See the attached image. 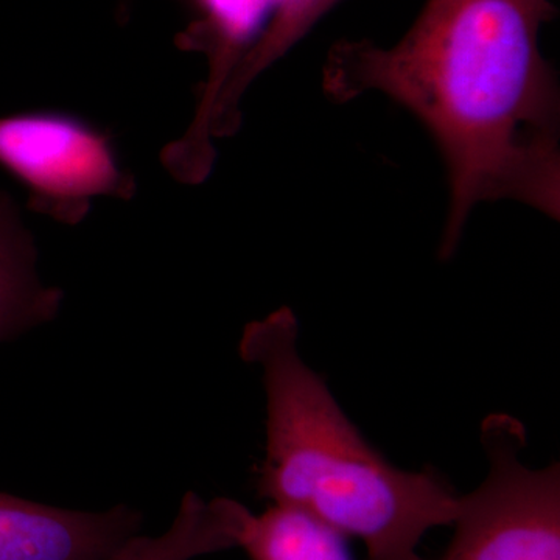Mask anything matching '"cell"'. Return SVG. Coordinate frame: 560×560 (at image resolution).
<instances>
[{
    "instance_id": "6da1fadb",
    "label": "cell",
    "mask_w": 560,
    "mask_h": 560,
    "mask_svg": "<svg viewBox=\"0 0 560 560\" xmlns=\"http://www.w3.org/2000/svg\"><path fill=\"white\" fill-rule=\"evenodd\" d=\"M555 11L550 0H427L396 46L331 47V98L381 91L436 140L452 189L444 259L477 202L510 198L559 220V86L539 47Z\"/></svg>"
},
{
    "instance_id": "7a4b0ae2",
    "label": "cell",
    "mask_w": 560,
    "mask_h": 560,
    "mask_svg": "<svg viewBox=\"0 0 560 560\" xmlns=\"http://www.w3.org/2000/svg\"><path fill=\"white\" fill-rule=\"evenodd\" d=\"M298 337L296 316L282 307L249 323L238 342L267 401L260 497L359 539L366 560H423L420 540L453 525L459 493L433 467L401 470L375 451L302 360Z\"/></svg>"
},
{
    "instance_id": "3957f363",
    "label": "cell",
    "mask_w": 560,
    "mask_h": 560,
    "mask_svg": "<svg viewBox=\"0 0 560 560\" xmlns=\"http://www.w3.org/2000/svg\"><path fill=\"white\" fill-rule=\"evenodd\" d=\"M488 474L459 497L451 544L440 560H560V464L523 460L522 420L492 412L480 427Z\"/></svg>"
},
{
    "instance_id": "277c9868",
    "label": "cell",
    "mask_w": 560,
    "mask_h": 560,
    "mask_svg": "<svg viewBox=\"0 0 560 560\" xmlns=\"http://www.w3.org/2000/svg\"><path fill=\"white\" fill-rule=\"evenodd\" d=\"M0 165L27 187L35 212L65 224H79L95 198L136 191L108 136L58 110L0 117Z\"/></svg>"
},
{
    "instance_id": "5b68a950",
    "label": "cell",
    "mask_w": 560,
    "mask_h": 560,
    "mask_svg": "<svg viewBox=\"0 0 560 560\" xmlns=\"http://www.w3.org/2000/svg\"><path fill=\"white\" fill-rule=\"evenodd\" d=\"M127 506L61 510L0 492V560H90L138 533Z\"/></svg>"
},
{
    "instance_id": "8992f818",
    "label": "cell",
    "mask_w": 560,
    "mask_h": 560,
    "mask_svg": "<svg viewBox=\"0 0 560 560\" xmlns=\"http://www.w3.org/2000/svg\"><path fill=\"white\" fill-rule=\"evenodd\" d=\"M250 511L232 499L205 500L187 492L171 528L161 536L132 534L90 560H194L241 547Z\"/></svg>"
},
{
    "instance_id": "52a82bcc",
    "label": "cell",
    "mask_w": 560,
    "mask_h": 560,
    "mask_svg": "<svg viewBox=\"0 0 560 560\" xmlns=\"http://www.w3.org/2000/svg\"><path fill=\"white\" fill-rule=\"evenodd\" d=\"M61 291L36 272V249L9 195L0 191V342L55 318Z\"/></svg>"
},
{
    "instance_id": "ba28073f",
    "label": "cell",
    "mask_w": 560,
    "mask_h": 560,
    "mask_svg": "<svg viewBox=\"0 0 560 560\" xmlns=\"http://www.w3.org/2000/svg\"><path fill=\"white\" fill-rule=\"evenodd\" d=\"M338 2L340 0H279L270 24L243 55L217 95L209 113V136L224 138L237 130L241 125L238 105L250 81L304 38Z\"/></svg>"
},
{
    "instance_id": "9c48e42d",
    "label": "cell",
    "mask_w": 560,
    "mask_h": 560,
    "mask_svg": "<svg viewBox=\"0 0 560 560\" xmlns=\"http://www.w3.org/2000/svg\"><path fill=\"white\" fill-rule=\"evenodd\" d=\"M338 530L296 508L271 504L250 512L241 547L249 560H352Z\"/></svg>"
}]
</instances>
